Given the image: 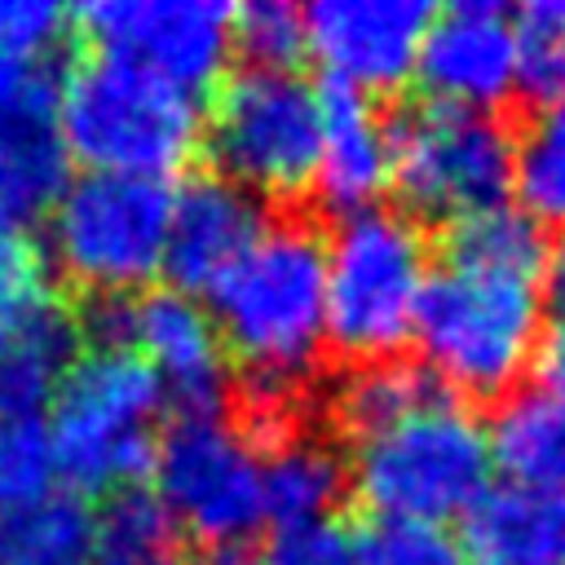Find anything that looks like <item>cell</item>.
Wrapping results in <instances>:
<instances>
[{"label": "cell", "mask_w": 565, "mask_h": 565, "mask_svg": "<svg viewBox=\"0 0 565 565\" xmlns=\"http://www.w3.org/2000/svg\"><path fill=\"white\" fill-rule=\"evenodd\" d=\"M260 565H362V543L335 516L305 525H274Z\"/></svg>", "instance_id": "obj_30"}, {"label": "cell", "mask_w": 565, "mask_h": 565, "mask_svg": "<svg viewBox=\"0 0 565 565\" xmlns=\"http://www.w3.org/2000/svg\"><path fill=\"white\" fill-rule=\"evenodd\" d=\"M150 490L185 539L207 547L247 543L265 521V459L247 424L221 415H177L159 433Z\"/></svg>", "instance_id": "obj_10"}, {"label": "cell", "mask_w": 565, "mask_h": 565, "mask_svg": "<svg viewBox=\"0 0 565 565\" xmlns=\"http://www.w3.org/2000/svg\"><path fill=\"white\" fill-rule=\"evenodd\" d=\"M521 93L539 106L565 97V0H525L512 9Z\"/></svg>", "instance_id": "obj_27"}, {"label": "cell", "mask_w": 565, "mask_h": 565, "mask_svg": "<svg viewBox=\"0 0 565 565\" xmlns=\"http://www.w3.org/2000/svg\"><path fill=\"white\" fill-rule=\"evenodd\" d=\"M62 137L84 172L168 181L203 141V106L132 62L88 53L62 75Z\"/></svg>", "instance_id": "obj_5"}, {"label": "cell", "mask_w": 565, "mask_h": 565, "mask_svg": "<svg viewBox=\"0 0 565 565\" xmlns=\"http://www.w3.org/2000/svg\"><path fill=\"white\" fill-rule=\"evenodd\" d=\"M62 463L44 415L0 419V521L62 494Z\"/></svg>", "instance_id": "obj_25"}, {"label": "cell", "mask_w": 565, "mask_h": 565, "mask_svg": "<svg viewBox=\"0 0 565 565\" xmlns=\"http://www.w3.org/2000/svg\"><path fill=\"white\" fill-rule=\"evenodd\" d=\"M190 565H260V552H252L247 543H221L190 556Z\"/></svg>", "instance_id": "obj_34"}, {"label": "cell", "mask_w": 565, "mask_h": 565, "mask_svg": "<svg viewBox=\"0 0 565 565\" xmlns=\"http://www.w3.org/2000/svg\"><path fill=\"white\" fill-rule=\"evenodd\" d=\"M168 397L154 371L124 344H88L49 402L62 481L75 494L137 490L154 472L159 415Z\"/></svg>", "instance_id": "obj_6"}, {"label": "cell", "mask_w": 565, "mask_h": 565, "mask_svg": "<svg viewBox=\"0 0 565 565\" xmlns=\"http://www.w3.org/2000/svg\"><path fill=\"white\" fill-rule=\"evenodd\" d=\"M459 530L472 565H565V490L499 481Z\"/></svg>", "instance_id": "obj_19"}, {"label": "cell", "mask_w": 565, "mask_h": 565, "mask_svg": "<svg viewBox=\"0 0 565 565\" xmlns=\"http://www.w3.org/2000/svg\"><path fill=\"white\" fill-rule=\"evenodd\" d=\"M71 22L75 13L53 0H0V57L53 62Z\"/></svg>", "instance_id": "obj_31"}, {"label": "cell", "mask_w": 565, "mask_h": 565, "mask_svg": "<svg viewBox=\"0 0 565 565\" xmlns=\"http://www.w3.org/2000/svg\"><path fill=\"white\" fill-rule=\"evenodd\" d=\"M415 79L437 106L499 115L521 93L512 13L494 0H455L437 9Z\"/></svg>", "instance_id": "obj_15"}, {"label": "cell", "mask_w": 565, "mask_h": 565, "mask_svg": "<svg viewBox=\"0 0 565 565\" xmlns=\"http://www.w3.org/2000/svg\"><path fill=\"white\" fill-rule=\"evenodd\" d=\"M543 291H547V300L556 305V313H565V238L552 243L547 274H543Z\"/></svg>", "instance_id": "obj_35"}, {"label": "cell", "mask_w": 565, "mask_h": 565, "mask_svg": "<svg viewBox=\"0 0 565 565\" xmlns=\"http://www.w3.org/2000/svg\"><path fill=\"white\" fill-rule=\"evenodd\" d=\"M393 190L415 221L463 225L490 207L512 203L516 132L499 115L450 110L437 102L388 115Z\"/></svg>", "instance_id": "obj_9"}, {"label": "cell", "mask_w": 565, "mask_h": 565, "mask_svg": "<svg viewBox=\"0 0 565 565\" xmlns=\"http://www.w3.org/2000/svg\"><path fill=\"white\" fill-rule=\"evenodd\" d=\"M49 274H53V265H49L44 247H35V238L26 230L0 225V318L49 300L53 296Z\"/></svg>", "instance_id": "obj_32"}, {"label": "cell", "mask_w": 565, "mask_h": 565, "mask_svg": "<svg viewBox=\"0 0 565 565\" xmlns=\"http://www.w3.org/2000/svg\"><path fill=\"white\" fill-rule=\"evenodd\" d=\"M79 358V322L57 296L0 318V419L40 415Z\"/></svg>", "instance_id": "obj_20"}, {"label": "cell", "mask_w": 565, "mask_h": 565, "mask_svg": "<svg viewBox=\"0 0 565 565\" xmlns=\"http://www.w3.org/2000/svg\"><path fill=\"white\" fill-rule=\"evenodd\" d=\"M265 203L225 181L221 172H194L172 185L168 260L163 278L177 291L207 296L265 234Z\"/></svg>", "instance_id": "obj_16"}, {"label": "cell", "mask_w": 565, "mask_h": 565, "mask_svg": "<svg viewBox=\"0 0 565 565\" xmlns=\"http://www.w3.org/2000/svg\"><path fill=\"white\" fill-rule=\"evenodd\" d=\"M446 388L419 366V358H388V362H366L349 366L340 384L331 388V424L353 441L406 419L411 411L437 402Z\"/></svg>", "instance_id": "obj_22"}, {"label": "cell", "mask_w": 565, "mask_h": 565, "mask_svg": "<svg viewBox=\"0 0 565 565\" xmlns=\"http://www.w3.org/2000/svg\"><path fill=\"white\" fill-rule=\"evenodd\" d=\"M172 181L75 172L44 216L49 265L93 300H128L163 278Z\"/></svg>", "instance_id": "obj_8"}, {"label": "cell", "mask_w": 565, "mask_h": 565, "mask_svg": "<svg viewBox=\"0 0 565 565\" xmlns=\"http://www.w3.org/2000/svg\"><path fill=\"white\" fill-rule=\"evenodd\" d=\"M93 344L132 349L159 380L177 415H221L230 393V353L203 296L150 287L128 300H93Z\"/></svg>", "instance_id": "obj_11"}, {"label": "cell", "mask_w": 565, "mask_h": 565, "mask_svg": "<svg viewBox=\"0 0 565 565\" xmlns=\"http://www.w3.org/2000/svg\"><path fill=\"white\" fill-rule=\"evenodd\" d=\"M93 53L132 62L185 93L230 75L234 4L221 0H97L75 13Z\"/></svg>", "instance_id": "obj_12"}, {"label": "cell", "mask_w": 565, "mask_h": 565, "mask_svg": "<svg viewBox=\"0 0 565 565\" xmlns=\"http://www.w3.org/2000/svg\"><path fill=\"white\" fill-rule=\"evenodd\" d=\"M234 49L247 57V66L260 71H296L300 57H309V31L305 9L287 0H252L234 9Z\"/></svg>", "instance_id": "obj_28"}, {"label": "cell", "mask_w": 565, "mask_h": 565, "mask_svg": "<svg viewBox=\"0 0 565 565\" xmlns=\"http://www.w3.org/2000/svg\"><path fill=\"white\" fill-rule=\"evenodd\" d=\"M393 190V141L388 119L353 93L327 88L322 110V150L313 172V199L335 212V221L380 207V194Z\"/></svg>", "instance_id": "obj_18"}, {"label": "cell", "mask_w": 565, "mask_h": 565, "mask_svg": "<svg viewBox=\"0 0 565 565\" xmlns=\"http://www.w3.org/2000/svg\"><path fill=\"white\" fill-rule=\"evenodd\" d=\"M490 472V433L450 393L349 446V486L375 521H463L494 486Z\"/></svg>", "instance_id": "obj_4"}, {"label": "cell", "mask_w": 565, "mask_h": 565, "mask_svg": "<svg viewBox=\"0 0 565 565\" xmlns=\"http://www.w3.org/2000/svg\"><path fill=\"white\" fill-rule=\"evenodd\" d=\"M534 384L565 397V313H552L534 353Z\"/></svg>", "instance_id": "obj_33"}, {"label": "cell", "mask_w": 565, "mask_h": 565, "mask_svg": "<svg viewBox=\"0 0 565 565\" xmlns=\"http://www.w3.org/2000/svg\"><path fill=\"white\" fill-rule=\"evenodd\" d=\"M362 565H468L463 543L446 525L371 521L362 534Z\"/></svg>", "instance_id": "obj_29"}, {"label": "cell", "mask_w": 565, "mask_h": 565, "mask_svg": "<svg viewBox=\"0 0 565 565\" xmlns=\"http://www.w3.org/2000/svg\"><path fill=\"white\" fill-rule=\"evenodd\" d=\"M265 459V508L274 525L331 521L349 486V459L318 433L300 428L291 411H252L247 419Z\"/></svg>", "instance_id": "obj_17"}, {"label": "cell", "mask_w": 565, "mask_h": 565, "mask_svg": "<svg viewBox=\"0 0 565 565\" xmlns=\"http://www.w3.org/2000/svg\"><path fill=\"white\" fill-rule=\"evenodd\" d=\"M446 256L543 278L552 243H547V230L539 221H530L516 203H503V207H490V212L455 225L446 238Z\"/></svg>", "instance_id": "obj_26"}, {"label": "cell", "mask_w": 565, "mask_h": 565, "mask_svg": "<svg viewBox=\"0 0 565 565\" xmlns=\"http://www.w3.org/2000/svg\"><path fill=\"white\" fill-rule=\"evenodd\" d=\"M327 93L300 71H230L203 110L212 172L260 203L313 194Z\"/></svg>", "instance_id": "obj_7"}, {"label": "cell", "mask_w": 565, "mask_h": 565, "mask_svg": "<svg viewBox=\"0 0 565 565\" xmlns=\"http://www.w3.org/2000/svg\"><path fill=\"white\" fill-rule=\"evenodd\" d=\"M543 327V278L441 256L424 291L411 349L450 397L499 406L534 375Z\"/></svg>", "instance_id": "obj_2"}, {"label": "cell", "mask_w": 565, "mask_h": 565, "mask_svg": "<svg viewBox=\"0 0 565 565\" xmlns=\"http://www.w3.org/2000/svg\"><path fill=\"white\" fill-rule=\"evenodd\" d=\"M252 411H291L327 344V238L305 221H269L252 252L203 296Z\"/></svg>", "instance_id": "obj_1"}, {"label": "cell", "mask_w": 565, "mask_h": 565, "mask_svg": "<svg viewBox=\"0 0 565 565\" xmlns=\"http://www.w3.org/2000/svg\"><path fill=\"white\" fill-rule=\"evenodd\" d=\"M512 203L543 230H565V97L534 106L516 132V190Z\"/></svg>", "instance_id": "obj_24"}, {"label": "cell", "mask_w": 565, "mask_h": 565, "mask_svg": "<svg viewBox=\"0 0 565 565\" xmlns=\"http://www.w3.org/2000/svg\"><path fill=\"white\" fill-rule=\"evenodd\" d=\"M433 278V247L402 207L344 216L327 234V344L349 366L406 358Z\"/></svg>", "instance_id": "obj_3"}, {"label": "cell", "mask_w": 565, "mask_h": 565, "mask_svg": "<svg viewBox=\"0 0 565 565\" xmlns=\"http://www.w3.org/2000/svg\"><path fill=\"white\" fill-rule=\"evenodd\" d=\"M486 433L494 472L508 486L565 490V397L525 384L494 406Z\"/></svg>", "instance_id": "obj_21"}, {"label": "cell", "mask_w": 565, "mask_h": 565, "mask_svg": "<svg viewBox=\"0 0 565 565\" xmlns=\"http://www.w3.org/2000/svg\"><path fill=\"white\" fill-rule=\"evenodd\" d=\"M0 565H4V561H0Z\"/></svg>", "instance_id": "obj_36"}, {"label": "cell", "mask_w": 565, "mask_h": 565, "mask_svg": "<svg viewBox=\"0 0 565 565\" xmlns=\"http://www.w3.org/2000/svg\"><path fill=\"white\" fill-rule=\"evenodd\" d=\"M62 137V75L53 62L0 57V225L26 230L71 185Z\"/></svg>", "instance_id": "obj_13"}, {"label": "cell", "mask_w": 565, "mask_h": 565, "mask_svg": "<svg viewBox=\"0 0 565 565\" xmlns=\"http://www.w3.org/2000/svg\"><path fill=\"white\" fill-rule=\"evenodd\" d=\"M88 565H190L185 530L150 486L119 490L93 512Z\"/></svg>", "instance_id": "obj_23"}, {"label": "cell", "mask_w": 565, "mask_h": 565, "mask_svg": "<svg viewBox=\"0 0 565 565\" xmlns=\"http://www.w3.org/2000/svg\"><path fill=\"white\" fill-rule=\"evenodd\" d=\"M433 13L428 0H313L305 9L309 62L335 93L366 102L397 93L419 71Z\"/></svg>", "instance_id": "obj_14"}]
</instances>
